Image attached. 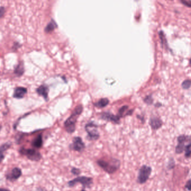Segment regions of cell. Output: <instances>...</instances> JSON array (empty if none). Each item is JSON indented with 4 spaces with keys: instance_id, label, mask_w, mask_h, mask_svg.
Returning a JSON list of instances; mask_svg holds the SVG:
<instances>
[{
    "instance_id": "21",
    "label": "cell",
    "mask_w": 191,
    "mask_h": 191,
    "mask_svg": "<svg viewBox=\"0 0 191 191\" xmlns=\"http://www.w3.org/2000/svg\"><path fill=\"white\" fill-rule=\"evenodd\" d=\"M160 38L162 41V43L164 46H167V42L166 40V38H165V35L164 34V33H162V31L159 33Z\"/></svg>"
},
{
    "instance_id": "27",
    "label": "cell",
    "mask_w": 191,
    "mask_h": 191,
    "mask_svg": "<svg viewBox=\"0 0 191 191\" xmlns=\"http://www.w3.org/2000/svg\"><path fill=\"white\" fill-rule=\"evenodd\" d=\"M181 2L185 6L191 7V1L185 0V1H181Z\"/></svg>"
},
{
    "instance_id": "11",
    "label": "cell",
    "mask_w": 191,
    "mask_h": 191,
    "mask_svg": "<svg viewBox=\"0 0 191 191\" xmlns=\"http://www.w3.org/2000/svg\"><path fill=\"white\" fill-rule=\"evenodd\" d=\"M149 124L153 130H156L162 126V122L160 119L156 117H153L150 119Z\"/></svg>"
},
{
    "instance_id": "22",
    "label": "cell",
    "mask_w": 191,
    "mask_h": 191,
    "mask_svg": "<svg viewBox=\"0 0 191 191\" xmlns=\"http://www.w3.org/2000/svg\"><path fill=\"white\" fill-rule=\"evenodd\" d=\"M128 108V106L125 105V106H123V107H122L121 108L119 109L118 112V116L120 118L122 117H123V114L125 113V112H126V110H127Z\"/></svg>"
},
{
    "instance_id": "24",
    "label": "cell",
    "mask_w": 191,
    "mask_h": 191,
    "mask_svg": "<svg viewBox=\"0 0 191 191\" xmlns=\"http://www.w3.org/2000/svg\"><path fill=\"white\" fill-rule=\"evenodd\" d=\"M71 173L75 175H78L81 173V170L78 168H73L71 169Z\"/></svg>"
},
{
    "instance_id": "9",
    "label": "cell",
    "mask_w": 191,
    "mask_h": 191,
    "mask_svg": "<svg viewBox=\"0 0 191 191\" xmlns=\"http://www.w3.org/2000/svg\"><path fill=\"white\" fill-rule=\"evenodd\" d=\"M22 175V171L19 168H13L11 171L6 175V179L11 182H14L18 180Z\"/></svg>"
},
{
    "instance_id": "26",
    "label": "cell",
    "mask_w": 191,
    "mask_h": 191,
    "mask_svg": "<svg viewBox=\"0 0 191 191\" xmlns=\"http://www.w3.org/2000/svg\"><path fill=\"white\" fill-rule=\"evenodd\" d=\"M185 188L188 189V191H191V179L188 180L187 182L186 183L185 185Z\"/></svg>"
},
{
    "instance_id": "16",
    "label": "cell",
    "mask_w": 191,
    "mask_h": 191,
    "mask_svg": "<svg viewBox=\"0 0 191 191\" xmlns=\"http://www.w3.org/2000/svg\"><path fill=\"white\" fill-rule=\"evenodd\" d=\"M57 27V24L56 23L55 21L53 20V19L51 20V21L49 22L48 24L47 25L46 28H45V31L47 33L48 32H51L54 30Z\"/></svg>"
},
{
    "instance_id": "12",
    "label": "cell",
    "mask_w": 191,
    "mask_h": 191,
    "mask_svg": "<svg viewBox=\"0 0 191 191\" xmlns=\"http://www.w3.org/2000/svg\"><path fill=\"white\" fill-rule=\"evenodd\" d=\"M27 89L24 87H17L14 90L13 96L15 98H23L26 94Z\"/></svg>"
},
{
    "instance_id": "5",
    "label": "cell",
    "mask_w": 191,
    "mask_h": 191,
    "mask_svg": "<svg viewBox=\"0 0 191 191\" xmlns=\"http://www.w3.org/2000/svg\"><path fill=\"white\" fill-rule=\"evenodd\" d=\"M85 130L87 133V137L90 141H96L99 138L98 126L93 122L88 123L85 126Z\"/></svg>"
},
{
    "instance_id": "7",
    "label": "cell",
    "mask_w": 191,
    "mask_h": 191,
    "mask_svg": "<svg viewBox=\"0 0 191 191\" xmlns=\"http://www.w3.org/2000/svg\"><path fill=\"white\" fill-rule=\"evenodd\" d=\"M69 148L72 150L81 153L84 151L85 145L80 137H75L73 140V144H70Z\"/></svg>"
},
{
    "instance_id": "3",
    "label": "cell",
    "mask_w": 191,
    "mask_h": 191,
    "mask_svg": "<svg viewBox=\"0 0 191 191\" xmlns=\"http://www.w3.org/2000/svg\"><path fill=\"white\" fill-rule=\"evenodd\" d=\"M19 153L22 155L26 156L28 159L34 162L39 161L42 158L41 153L39 151L32 149L21 148L19 150Z\"/></svg>"
},
{
    "instance_id": "28",
    "label": "cell",
    "mask_w": 191,
    "mask_h": 191,
    "mask_svg": "<svg viewBox=\"0 0 191 191\" xmlns=\"http://www.w3.org/2000/svg\"><path fill=\"white\" fill-rule=\"evenodd\" d=\"M4 11H5V9H4V7H2V6H1V8H0V15H1V17L2 16V15H3V14H4Z\"/></svg>"
},
{
    "instance_id": "1",
    "label": "cell",
    "mask_w": 191,
    "mask_h": 191,
    "mask_svg": "<svg viewBox=\"0 0 191 191\" xmlns=\"http://www.w3.org/2000/svg\"><path fill=\"white\" fill-rule=\"evenodd\" d=\"M82 110L83 107L81 105L77 106L73 111L72 114L64 122V126L68 133H73L75 131L76 122L77 121L78 116L82 113Z\"/></svg>"
},
{
    "instance_id": "15",
    "label": "cell",
    "mask_w": 191,
    "mask_h": 191,
    "mask_svg": "<svg viewBox=\"0 0 191 191\" xmlns=\"http://www.w3.org/2000/svg\"><path fill=\"white\" fill-rule=\"evenodd\" d=\"M24 72V64L23 62H20L17 64V66L15 67L14 73L16 75L20 76L23 74Z\"/></svg>"
},
{
    "instance_id": "29",
    "label": "cell",
    "mask_w": 191,
    "mask_h": 191,
    "mask_svg": "<svg viewBox=\"0 0 191 191\" xmlns=\"http://www.w3.org/2000/svg\"><path fill=\"white\" fill-rule=\"evenodd\" d=\"M47 191L44 188H41V187H39V188H37V191Z\"/></svg>"
},
{
    "instance_id": "19",
    "label": "cell",
    "mask_w": 191,
    "mask_h": 191,
    "mask_svg": "<svg viewBox=\"0 0 191 191\" xmlns=\"http://www.w3.org/2000/svg\"><path fill=\"white\" fill-rule=\"evenodd\" d=\"M11 147V144L9 142H7L5 144H3L1 145V155H3V153L4 151L7 150V149H9V148Z\"/></svg>"
},
{
    "instance_id": "10",
    "label": "cell",
    "mask_w": 191,
    "mask_h": 191,
    "mask_svg": "<svg viewBox=\"0 0 191 191\" xmlns=\"http://www.w3.org/2000/svg\"><path fill=\"white\" fill-rule=\"evenodd\" d=\"M101 118L104 120H106L108 121L113 122L115 123H119V120H120V117L118 115L115 116L109 112H104V113H102Z\"/></svg>"
},
{
    "instance_id": "8",
    "label": "cell",
    "mask_w": 191,
    "mask_h": 191,
    "mask_svg": "<svg viewBox=\"0 0 191 191\" xmlns=\"http://www.w3.org/2000/svg\"><path fill=\"white\" fill-rule=\"evenodd\" d=\"M191 139L190 136H185L184 135H180L178 137L177 140H178V145H177L175 148V153L177 154H180L182 153L185 150V142Z\"/></svg>"
},
{
    "instance_id": "31",
    "label": "cell",
    "mask_w": 191,
    "mask_h": 191,
    "mask_svg": "<svg viewBox=\"0 0 191 191\" xmlns=\"http://www.w3.org/2000/svg\"><path fill=\"white\" fill-rule=\"evenodd\" d=\"M190 64H191V59L190 60Z\"/></svg>"
},
{
    "instance_id": "6",
    "label": "cell",
    "mask_w": 191,
    "mask_h": 191,
    "mask_svg": "<svg viewBox=\"0 0 191 191\" xmlns=\"http://www.w3.org/2000/svg\"><path fill=\"white\" fill-rule=\"evenodd\" d=\"M93 179L91 177L81 176L78 177L73 180H71L68 182V185L70 187H73L78 183H81L85 188H89L91 185L93 184Z\"/></svg>"
},
{
    "instance_id": "23",
    "label": "cell",
    "mask_w": 191,
    "mask_h": 191,
    "mask_svg": "<svg viewBox=\"0 0 191 191\" xmlns=\"http://www.w3.org/2000/svg\"><path fill=\"white\" fill-rule=\"evenodd\" d=\"M144 101L146 104H151L153 102V99L151 96H148L145 98Z\"/></svg>"
},
{
    "instance_id": "17",
    "label": "cell",
    "mask_w": 191,
    "mask_h": 191,
    "mask_svg": "<svg viewBox=\"0 0 191 191\" xmlns=\"http://www.w3.org/2000/svg\"><path fill=\"white\" fill-rule=\"evenodd\" d=\"M109 100L107 98H101L97 101L95 104V105L96 107L98 108H103L105 107V106H107L108 103H109Z\"/></svg>"
},
{
    "instance_id": "2",
    "label": "cell",
    "mask_w": 191,
    "mask_h": 191,
    "mask_svg": "<svg viewBox=\"0 0 191 191\" xmlns=\"http://www.w3.org/2000/svg\"><path fill=\"white\" fill-rule=\"evenodd\" d=\"M97 163L100 167H101L106 173L108 174L114 173L121 165L120 161L116 159H110L108 160H98Z\"/></svg>"
},
{
    "instance_id": "4",
    "label": "cell",
    "mask_w": 191,
    "mask_h": 191,
    "mask_svg": "<svg viewBox=\"0 0 191 191\" xmlns=\"http://www.w3.org/2000/svg\"><path fill=\"white\" fill-rule=\"evenodd\" d=\"M152 168L148 165H144L139 170L137 181L140 184H144L150 176Z\"/></svg>"
},
{
    "instance_id": "20",
    "label": "cell",
    "mask_w": 191,
    "mask_h": 191,
    "mask_svg": "<svg viewBox=\"0 0 191 191\" xmlns=\"http://www.w3.org/2000/svg\"><path fill=\"white\" fill-rule=\"evenodd\" d=\"M182 87L184 89H189L191 87V80H185V81H183L182 84Z\"/></svg>"
},
{
    "instance_id": "32",
    "label": "cell",
    "mask_w": 191,
    "mask_h": 191,
    "mask_svg": "<svg viewBox=\"0 0 191 191\" xmlns=\"http://www.w3.org/2000/svg\"><path fill=\"white\" fill-rule=\"evenodd\" d=\"M85 191V190H82V191Z\"/></svg>"
},
{
    "instance_id": "25",
    "label": "cell",
    "mask_w": 191,
    "mask_h": 191,
    "mask_svg": "<svg viewBox=\"0 0 191 191\" xmlns=\"http://www.w3.org/2000/svg\"><path fill=\"white\" fill-rule=\"evenodd\" d=\"M175 167V162L173 159H171L168 162V169H171Z\"/></svg>"
},
{
    "instance_id": "14",
    "label": "cell",
    "mask_w": 191,
    "mask_h": 191,
    "mask_svg": "<svg viewBox=\"0 0 191 191\" xmlns=\"http://www.w3.org/2000/svg\"><path fill=\"white\" fill-rule=\"evenodd\" d=\"M33 147L37 149H40L43 146V137L42 134H39L35 138L32 142Z\"/></svg>"
},
{
    "instance_id": "30",
    "label": "cell",
    "mask_w": 191,
    "mask_h": 191,
    "mask_svg": "<svg viewBox=\"0 0 191 191\" xmlns=\"http://www.w3.org/2000/svg\"><path fill=\"white\" fill-rule=\"evenodd\" d=\"M1 191H10L9 189H6V188H1Z\"/></svg>"
},
{
    "instance_id": "13",
    "label": "cell",
    "mask_w": 191,
    "mask_h": 191,
    "mask_svg": "<svg viewBox=\"0 0 191 191\" xmlns=\"http://www.w3.org/2000/svg\"><path fill=\"white\" fill-rule=\"evenodd\" d=\"M49 89L46 85H43L39 87H38L37 89V92L39 96H42L45 99H47Z\"/></svg>"
},
{
    "instance_id": "18",
    "label": "cell",
    "mask_w": 191,
    "mask_h": 191,
    "mask_svg": "<svg viewBox=\"0 0 191 191\" xmlns=\"http://www.w3.org/2000/svg\"><path fill=\"white\" fill-rule=\"evenodd\" d=\"M185 156L186 158H189L191 156V142L188 144V145L185 146Z\"/></svg>"
}]
</instances>
